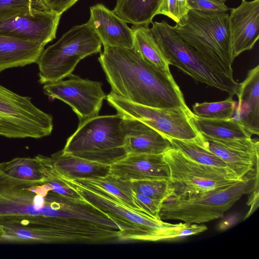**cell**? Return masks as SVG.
<instances>
[{"mask_svg": "<svg viewBox=\"0 0 259 259\" xmlns=\"http://www.w3.org/2000/svg\"><path fill=\"white\" fill-rule=\"evenodd\" d=\"M98 61L119 97L151 107L190 109L170 72L146 62L134 48L104 47Z\"/></svg>", "mask_w": 259, "mask_h": 259, "instance_id": "1", "label": "cell"}, {"mask_svg": "<svg viewBox=\"0 0 259 259\" xmlns=\"http://www.w3.org/2000/svg\"><path fill=\"white\" fill-rule=\"evenodd\" d=\"M53 190L49 181L15 178L0 169L2 242L47 243Z\"/></svg>", "mask_w": 259, "mask_h": 259, "instance_id": "2", "label": "cell"}, {"mask_svg": "<svg viewBox=\"0 0 259 259\" xmlns=\"http://www.w3.org/2000/svg\"><path fill=\"white\" fill-rule=\"evenodd\" d=\"M173 28L213 69L233 78L228 13L209 14L190 9Z\"/></svg>", "mask_w": 259, "mask_h": 259, "instance_id": "3", "label": "cell"}, {"mask_svg": "<svg viewBox=\"0 0 259 259\" xmlns=\"http://www.w3.org/2000/svg\"><path fill=\"white\" fill-rule=\"evenodd\" d=\"M258 174L224 188L169 197L161 205L160 219L200 224L222 218L243 195L258 188Z\"/></svg>", "mask_w": 259, "mask_h": 259, "instance_id": "4", "label": "cell"}, {"mask_svg": "<svg viewBox=\"0 0 259 259\" xmlns=\"http://www.w3.org/2000/svg\"><path fill=\"white\" fill-rule=\"evenodd\" d=\"M49 173L73 189L80 196L111 217L120 228V240L156 241L168 240L170 233L179 224H170L137 212L122 204L104 191L87 189L55 171Z\"/></svg>", "mask_w": 259, "mask_h": 259, "instance_id": "5", "label": "cell"}, {"mask_svg": "<svg viewBox=\"0 0 259 259\" xmlns=\"http://www.w3.org/2000/svg\"><path fill=\"white\" fill-rule=\"evenodd\" d=\"M123 118L118 113L97 115L79 123L76 131L68 139L63 152L111 165L127 155Z\"/></svg>", "mask_w": 259, "mask_h": 259, "instance_id": "6", "label": "cell"}, {"mask_svg": "<svg viewBox=\"0 0 259 259\" xmlns=\"http://www.w3.org/2000/svg\"><path fill=\"white\" fill-rule=\"evenodd\" d=\"M153 36L169 65H174L194 80L236 95L239 85L234 78L213 69L192 49L167 22L154 21L151 28Z\"/></svg>", "mask_w": 259, "mask_h": 259, "instance_id": "7", "label": "cell"}, {"mask_svg": "<svg viewBox=\"0 0 259 259\" xmlns=\"http://www.w3.org/2000/svg\"><path fill=\"white\" fill-rule=\"evenodd\" d=\"M102 45L87 23L72 27L41 54L36 62L39 82L46 84L70 77L81 60L101 52Z\"/></svg>", "mask_w": 259, "mask_h": 259, "instance_id": "8", "label": "cell"}, {"mask_svg": "<svg viewBox=\"0 0 259 259\" xmlns=\"http://www.w3.org/2000/svg\"><path fill=\"white\" fill-rule=\"evenodd\" d=\"M163 155L169 169V182L173 191L170 197L220 189L244 179L231 170L197 163L172 147Z\"/></svg>", "mask_w": 259, "mask_h": 259, "instance_id": "9", "label": "cell"}, {"mask_svg": "<svg viewBox=\"0 0 259 259\" xmlns=\"http://www.w3.org/2000/svg\"><path fill=\"white\" fill-rule=\"evenodd\" d=\"M53 117L35 106L31 98L0 84V136L40 139L53 130Z\"/></svg>", "mask_w": 259, "mask_h": 259, "instance_id": "10", "label": "cell"}, {"mask_svg": "<svg viewBox=\"0 0 259 259\" xmlns=\"http://www.w3.org/2000/svg\"><path fill=\"white\" fill-rule=\"evenodd\" d=\"M106 99L117 113L139 120L169 139L191 140L199 135L192 122L193 112L190 109L146 106L130 102L112 92Z\"/></svg>", "mask_w": 259, "mask_h": 259, "instance_id": "11", "label": "cell"}, {"mask_svg": "<svg viewBox=\"0 0 259 259\" xmlns=\"http://www.w3.org/2000/svg\"><path fill=\"white\" fill-rule=\"evenodd\" d=\"M61 15L50 10L2 11L0 12V35L45 46L56 38Z\"/></svg>", "mask_w": 259, "mask_h": 259, "instance_id": "12", "label": "cell"}, {"mask_svg": "<svg viewBox=\"0 0 259 259\" xmlns=\"http://www.w3.org/2000/svg\"><path fill=\"white\" fill-rule=\"evenodd\" d=\"M66 80L47 83L44 93L69 105L77 115L79 123L98 115L107 95L101 82L83 79L72 74Z\"/></svg>", "mask_w": 259, "mask_h": 259, "instance_id": "13", "label": "cell"}, {"mask_svg": "<svg viewBox=\"0 0 259 259\" xmlns=\"http://www.w3.org/2000/svg\"><path fill=\"white\" fill-rule=\"evenodd\" d=\"M195 140L224 161L240 179L258 173V139L249 138L224 141L199 134Z\"/></svg>", "mask_w": 259, "mask_h": 259, "instance_id": "14", "label": "cell"}, {"mask_svg": "<svg viewBox=\"0 0 259 259\" xmlns=\"http://www.w3.org/2000/svg\"><path fill=\"white\" fill-rule=\"evenodd\" d=\"M229 25L233 60L243 52L250 50L259 38V0H242L231 8Z\"/></svg>", "mask_w": 259, "mask_h": 259, "instance_id": "15", "label": "cell"}, {"mask_svg": "<svg viewBox=\"0 0 259 259\" xmlns=\"http://www.w3.org/2000/svg\"><path fill=\"white\" fill-rule=\"evenodd\" d=\"M87 23L97 34L104 47L133 48L132 29L113 10L97 4L91 7Z\"/></svg>", "mask_w": 259, "mask_h": 259, "instance_id": "16", "label": "cell"}, {"mask_svg": "<svg viewBox=\"0 0 259 259\" xmlns=\"http://www.w3.org/2000/svg\"><path fill=\"white\" fill-rule=\"evenodd\" d=\"M110 174L126 181H169L170 172L163 154H127L110 165Z\"/></svg>", "mask_w": 259, "mask_h": 259, "instance_id": "17", "label": "cell"}, {"mask_svg": "<svg viewBox=\"0 0 259 259\" xmlns=\"http://www.w3.org/2000/svg\"><path fill=\"white\" fill-rule=\"evenodd\" d=\"M123 116L127 154H160L172 147L169 139L152 127L139 120Z\"/></svg>", "mask_w": 259, "mask_h": 259, "instance_id": "18", "label": "cell"}, {"mask_svg": "<svg viewBox=\"0 0 259 259\" xmlns=\"http://www.w3.org/2000/svg\"><path fill=\"white\" fill-rule=\"evenodd\" d=\"M233 118L251 136L259 135V66L248 70L239 83Z\"/></svg>", "mask_w": 259, "mask_h": 259, "instance_id": "19", "label": "cell"}, {"mask_svg": "<svg viewBox=\"0 0 259 259\" xmlns=\"http://www.w3.org/2000/svg\"><path fill=\"white\" fill-rule=\"evenodd\" d=\"M56 172L69 180L104 177L110 172V165L75 156L62 150L49 157Z\"/></svg>", "mask_w": 259, "mask_h": 259, "instance_id": "20", "label": "cell"}, {"mask_svg": "<svg viewBox=\"0 0 259 259\" xmlns=\"http://www.w3.org/2000/svg\"><path fill=\"white\" fill-rule=\"evenodd\" d=\"M44 48L37 42L0 35V73L8 68L36 63Z\"/></svg>", "mask_w": 259, "mask_h": 259, "instance_id": "21", "label": "cell"}, {"mask_svg": "<svg viewBox=\"0 0 259 259\" xmlns=\"http://www.w3.org/2000/svg\"><path fill=\"white\" fill-rule=\"evenodd\" d=\"M191 118L198 133L209 138L228 141L251 137L233 117L226 119H207L193 113Z\"/></svg>", "mask_w": 259, "mask_h": 259, "instance_id": "22", "label": "cell"}, {"mask_svg": "<svg viewBox=\"0 0 259 259\" xmlns=\"http://www.w3.org/2000/svg\"><path fill=\"white\" fill-rule=\"evenodd\" d=\"M72 180L87 189L102 190L128 208L145 213L134 201L131 181L122 180L110 174L104 177Z\"/></svg>", "mask_w": 259, "mask_h": 259, "instance_id": "23", "label": "cell"}, {"mask_svg": "<svg viewBox=\"0 0 259 259\" xmlns=\"http://www.w3.org/2000/svg\"><path fill=\"white\" fill-rule=\"evenodd\" d=\"M134 50L150 64L165 71H170L169 65L157 44L148 25H133Z\"/></svg>", "mask_w": 259, "mask_h": 259, "instance_id": "24", "label": "cell"}, {"mask_svg": "<svg viewBox=\"0 0 259 259\" xmlns=\"http://www.w3.org/2000/svg\"><path fill=\"white\" fill-rule=\"evenodd\" d=\"M162 0H117L113 11L126 23L149 25Z\"/></svg>", "mask_w": 259, "mask_h": 259, "instance_id": "25", "label": "cell"}, {"mask_svg": "<svg viewBox=\"0 0 259 259\" xmlns=\"http://www.w3.org/2000/svg\"><path fill=\"white\" fill-rule=\"evenodd\" d=\"M0 169L7 175L15 178L36 182H47L42 166L35 156L34 158L18 157L0 163Z\"/></svg>", "mask_w": 259, "mask_h": 259, "instance_id": "26", "label": "cell"}, {"mask_svg": "<svg viewBox=\"0 0 259 259\" xmlns=\"http://www.w3.org/2000/svg\"><path fill=\"white\" fill-rule=\"evenodd\" d=\"M169 140L172 148L178 149L191 160L205 165L231 170L224 161L199 144L195 139L191 140Z\"/></svg>", "mask_w": 259, "mask_h": 259, "instance_id": "27", "label": "cell"}, {"mask_svg": "<svg viewBox=\"0 0 259 259\" xmlns=\"http://www.w3.org/2000/svg\"><path fill=\"white\" fill-rule=\"evenodd\" d=\"M237 101L233 97L214 102L196 103L192 106L193 113L200 117L213 119H230L233 117Z\"/></svg>", "mask_w": 259, "mask_h": 259, "instance_id": "28", "label": "cell"}, {"mask_svg": "<svg viewBox=\"0 0 259 259\" xmlns=\"http://www.w3.org/2000/svg\"><path fill=\"white\" fill-rule=\"evenodd\" d=\"M133 191L162 203L172 194L169 180H144L131 181Z\"/></svg>", "mask_w": 259, "mask_h": 259, "instance_id": "29", "label": "cell"}, {"mask_svg": "<svg viewBox=\"0 0 259 259\" xmlns=\"http://www.w3.org/2000/svg\"><path fill=\"white\" fill-rule=\"evenodd\" d=\"M191 9L188 0H162L157 15H163L176 23L183 22Z\"/></svg>", "mask_w": 259, "mask_h": 259, "instance_id": "30", "label": "cell"}, {"mask_svg": "<svg viewBox=\"0 0 259 259\" xmlns=\"http://www.w3.org/2000/svg\"><path fill=\"white\" fill-rule=\"evenodd\" d=\"M188 4L191 9L206 14L225 13L231 10L219 0H188Z\"/></svg>", "mask_w": 259, "mask_h": 259, "instance_id": "31", "label": "cell"}, {"mask_svg": "<svg viewBox=\"0 0 259 259\" xmlns=\"http://www.w3.org/2000/svg\"><path fill=\"white\" fill-rule=\"evenodd\" d=\"M133 197L135 204L146 214L158 220L162 202L145 195L133 191Z\"/></svg>", "mask_w": 259, "mask_h": 259, "instance_id": "32", "label": "cell"}, {"mask_svg": "<svg viewBox=\"0 0 259 259\" xmlns=\"http://www.w3.org/2000/svg\"><path fill=\"white\" fill-rule=\"evenodd\" d=\"M17 9L50 10L42 0H0V12Z\"/></svg>", "mask_w": 259, "mask_h": 259, "instance_id": "33", "label": "cell"}, {"mask_svg": "<svg viewBox=\"0 0 259 259\" xmlns=\"http://www.w3.org/2000/svg\"><path fill=\"white\" fill-rule=\"evenodd\" d=\"M78 0H42L45 6L50 10L60 14L71 8Z\"/></svg>", "mask_w": 259, "mask_h": 259, "instance_id": "34", "label": "cell"}, {"mask_svg": "<svg viewBox=\"0 0 259 259\" xmlns=\"http://www.w3.org/2000/svg\"><path fill=\"white\" fill-rule=\"evenodd\" d=\"M3 235V232L0 229V242H2V239Z\"/></svg>", "mask_w": 259, "mask_h": 259, "instance_id": "35", "label": "cell"}, {"mask_svg": "<svg viewBox=\"0 0 259 259\" xmlns=\"http://www.w3.org/2000/svg\"><path fill=\"white\" fill-rule=\"evenodd\" d=\"M219 1H220L221 2L225 3L226 2L227 0H219Z\"/></svg>", "mask_w": 259, "mask_h": 259, "instance_id": "36", "label": "cell"}, {"mask_svg": "<svg viewBox=\"0 0 259 259\" xmlns=\"http://www.w3.org/2000/svg\"><path fill=\"white\" fill-rule=\"evenodd\" d=\"M54 193H55V192H54ZM53 196H54V195H53ZM52 201H53V199H52ZM52 208H51V210H52ZM51 211H50V212H51Z\"/></svg>", "mask_w": 259, "mask_h": 259, "instance_id": "37", "label": "cell"}]
</instances>
